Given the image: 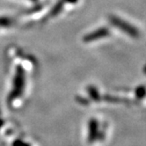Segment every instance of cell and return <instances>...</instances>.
Segmentation results:
<instances>
[{
  "label": "cell",
  "mask_w": 146,
  "mask_h": 146,
  "mask_svg": "<svg viewBox=\"0 0 146 146\" xmlns=\"http://www.w3.org/2000/svg\"><path fill=\"white\" fill-rule=\"evenodd\" d=\"M109 20H110L111 24H113L114 27H116L118 29L121 30L122 32L128 34L129 36H131L133 38H137L139 36L138 30L134 26L129 24V22L123 20L122 19H121L117 16L112 15L109 17Z\"/></svg>",
  "instance_id": "cell-1"
},
{
  "label": "cell",
  "mask_w": 146,
  "mask_h": 146,
  "mask_svg": "<svg viewBox=\"0 0 146 146\" xmlns=\"http://www.w3.org/2000/svg\"><path fill=\"white\" fill-rule=\"evenodd\" d=\"M100 129H99V122L97 120L92 118L88 122V142L93 143L97 141L100 137Z\"/></svg>",
  "instance_id": "cell-2"
},
{
  "label": "cell",
  "mask_w": 146,
  "mask_h": 146,
  "mask_svg": "<svg viewBox=\"0 0 146 146\" xmlns=\"http://www.w3.org/2000/svg\"><path fill=\"white\" fill-rule=\"evenodd\" d=\"M109 30L106 27H101V28H99V29H96L94 30L93 32L86 35L83 40H85V42H91V41H93V40H99V39H101V38H104V37H107L109 35Z\"/></svg>",
  "instance_id": "cell-3"
},
{
  "label": "cell",
  "mask_w": 146,
  "mask_h": 146,
  "mask_svg": "<svg viewBox=\"0 0 146 146\" xmlns=\"http://www.w3.org/2000/svg\"><path fill=\"white\" fill-rule=\"evenodd\" d=\"M64 0H61V1H59L58 3H57V5L53 8V10H52V12H51V14L53 15V16H55V15H57L60 12H61V10L62 9V5H64Z\"/></svg>",
  "instance_id": "cell-4"
},
{
  "label": "cell",
  "mask_w": 146,
  "mask_h": 146,
  "mask_svg": "<svg viewBox=\"0 0 146 146\" xmlns=\"http://www.w3.org/2000/svg\"><path fill=\"white\" fill-rule=\"evenodd\" d=\"M88 92L90 93V95L92 96V97H93V99L94 100H98L99 98V92H98V91L93 87V86H90L89 88H88Z\"/></svg>",
  "instance_id": "cell-5"
},
{
  "label": "cell",
  "mask_w": 146,
  "mask_h": 146,
  "mask_svg": "<svg viewBox=\"0 0 146 146\" xmlns=\"http://www.w3.org/2000/svg\"><path fill=\"white\" fill-rule=\"evenodd\" d=\"M145 89L143 88V87H138V89H137V93H138V96L141 98V97H143L144 94H145Z\"/></svg>",
  "instance_id": "cell-6"
},
{
  "label": "cell",
  "mask_w": 146,
  "mask_h": 146,
  "mask_svg": "<svg viewBox=\"0 0 146 146\" xmlns=\"http://www.w3.org/2000/svg\"><path fill=\"white\" fill-rule=\"evenodd\" d=\"M65 3H70V4H75L78 2V0H64Z\"/></svg>",
  "instance_id": "cell-7"
}]
</instances>
